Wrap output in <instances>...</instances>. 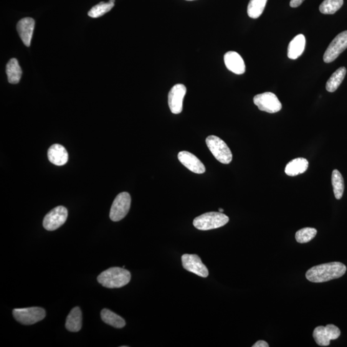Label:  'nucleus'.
<instances>
[{"instance_id":"21","label":"nucleus","mask_w":347,"mask_h":347,"mask_svg":"<svg viewBox=\"0 0 347 347\" xmlns=\"http://www.w3.org/2000/svg\"><path fill=\"white\" fill-rule=\"evenodd\" d=\"M100 315L104 322L113 328L121 329L126 325V321L123 318L107 309H104Z\"/></svg>"},{"instance_id":"5","label":"nucleus","mask_w":347,"mask_h":347,"mask_svg":"<svg viewBox=\"0 0 347 347\" xmlns=\"http://www.w3.org/2000/svg\"><path fill=\"white\" fill-rule=\"evenodd\" d=\"M12 313L18 322L25 325H32L39 322L46 316L44 309L38 307L15 309Z\"/></svg>"},{"instance_id":"8","label":"nucleus","mask_w":347,"mask_h":347,"mask_svg":"<svg viewBox=\"0 0 347 347\" xmlns=\"http://www.w3.org/2000/svg\"><path fill=\"white\" fill-rule=\"evenodd\" d=\"M340 334L341 331L338 326L329 324L325 326H317L314 330L313 336L318 345L326 346L330 344L331 340L338 339Z\"/></svg>"},{"instance_id":"18","label":"nucleus","mask_w":347,"mask_h":347,"mask_svg":"<svg viewBox=\"0 0 347 347\" xmlns=\"http://www.w3.org/2000/svg\"><path fill=\"white\" fill-rule=\"evenodd\" d=\"M308 167L309 162L307 159L303 158H296L289 162L285 167V172L288 176H296L304 173Z\"/></svg>"},{"instance_id":"25","label":"nucleus","mask_w":347,"mask_h":347,"mask_svg":"<svg viewBox=\"0 0 347 347\" xmlns=\"http://www.w3.org/2000/svg\"><path fill=\"white\" fill-rule=\"evenodd\" d=\"M115 0H110L107 3L103 2H100L97 6L92 7V9L88 12V16L93 18H97V17L103 16L113 9L115 6Z\"/></svg>"},{"instance_id":"31","label":"nucleus","mask_w":347,"mask_h":347,"mask_svg":"<svg viewBox=\"0 0 347 347\" xmlns=\"http://www.w3.org/2000/svg\"><path fill=\"white\" fill-rule=\"evenodd\" d=\"M187 1H193V0H187Z\"/></svg>"},{"instance_id":"23","label":"nucleus","mask_w":347,"mask_h":347,"mask_svg":"<svg viewBox=\"0 0 347 347\" xmlns=\"http://www.w3.org/2000/svg\"><path fill=\"white\" fill-rule=\"evenodd\" d=\"M268 0H250L248 6V14L251 18L257 19L261 16Z\"/></svg>"},{"instance_id":"6","label":"nucleus","mask_w":347,"mask_h":347,"mask_svg":"<svg viewBox=\"0 0 347 347\" xmlns=\"http://www.w3.org/2000/svg\"><path fill=\"white\" fill-rule=\"evenodd\" d=\"M131 198L128 192H121L116 197L111 206L110 217L114 222L120 221L126 216L130 209Z\"/></svg>"},{"instance_id":"9","label":"nucleus","mask_w":347,"mask_h":347,"mask_svg":"<svg viewBox=\"0 0 347 347\" xmlns=\"http://www.w3.org/2000/svg\"><path fill=\"white\" fill-rule=\"evenodd\" d=\"M67 217L68 210L65 207H55L45 217L43 222V227L49 231H54L65 224Z\"/></svg>"},{"instance_id":"27","label":"nucleus","mask_w":347,"mask_h":347,"mask_svg":"<svg viewBox=\"0 0 347 347\" xmlns=\"http://www.w3.org/2000/svg\"><path fill=\"white\" fill-rule=\"evenodd\" d=\"M317 234V230L313 228H304L296 233V241L299 243H307L311 241Z\"/></svg>"},{"instance_id":"15","label":"nucleus","mask_w":347,"mask_h":347,"mask_svg":"<svg viewBox=\"0 0 347 347\" xmlns=\"http://www.w3.org/2000/svg\"><path fill=\"white\" fill-rule=\"evenodd\" d=\"M35 21L31 17H25L17 23V30L25 46L30 47L34 32Z\"/></svg>"},{"instance_id":"24","label":"nucleus","mask_w":347,"mask_h":347,"mask_svg":"<svg viewBox=\"0 0 347 347\" xmlns=\"http://www.w3.org/2000/svg\"><path fill=\"white\" fill-rule=\"evenodd\" d=\"M332 184L334 196L337 199H340L343 196L344 185L343 176L338 170H334L332 174Z\"/></svg>"},{"instance_id":"3","label":"nucleus","mask_w":347,"mask_h":347,"mask_svg":"<svg viewBox=\"0 0 347 347\" xmlns=\"http://www.w3.org/2000/svg\"><path fill=\"white\" fill-rule=\"evenodd\" d=\"M229 221V217L221 212H211L202 214L195 218L193 224L197 229L210 230L224 226Z\"/></svg>"},{"instance_id":"22","label":"nucleus","mask_w":347,"mask_h":347,"mask_svg":"<svg viewBox=\"0 0 347 347\" xmlns=\"http://www.w3.org/2000/svg\"><path fill=\"white\" fill-rule=\"evenodd\" d=\"M346 68L341 67L338 68L335 72L331 75L326 84V89L329 92H334L338 89L345 77Z\"/></svg>"},{"instance_id":"2","label":"nucleus","mask_w":347,"mask_h":347,"mask_svg":"<svg viewBox=\"0 0 347 347\" xmlns=\"http://www.w3.org/2000/svg\"><path fill=\"white\" fill-rule=\"evenodd\" d=\"M131 275L124 268L114 267L101 273L97 277L98 283L107 288H120L130 282Z\"/></svg>"},{"instance_id":"19","label":"nucleus","mask_w":347,"mask_h":347,"mask_svg":"<svg viewBox=\"0 0 347 347\" xmlns=\"http://www.w3.org/2000/svg\"><path fill=\"white\" fill-rule=\"evenodd\" d=\"M82 312L80 309L78 307L74 308L67 316L66 328L68 331L73 333L79 331L82 328Z\"/></svg>"},{"instance_id":"10","label":"nucleus","mask_w":347,"mask_h":347,"mask_svg":"<svg viewBox=\"0 0 347 347\" xmlns=\"http://www.w3.org/2000/svg\"><path fill=\"white\" fill-rule=\"evenodd\" d=\"M347 48V30L339 34L334 38L323 55L324 62H334Z\"/></svg>"},{"instance_id":"1","label":"nucleus","mask_w":347,"mask_h":347,"mask_svg":"<svg viewBox=\"0 0 347 347\" xmlns=\"http://www.w3.org/2000/svg\"><path fill=\"white\" fill-rule=\"evenodd\" d=\"M346 268L343 263L333 262L313 267L306 273V278L310 282L321 283L337 279L344 275Z\"/></svg>"},{"instance_id":"26","label":"nucleus","mask_w":347,"mask_h":347,"mask_svg":"<svg viewBox=\"0 0 347 347\" xmlns=\"http://www.w3.org/2000/svg\"><path fill=\"white\" fill-rule=\"evenodd\" d=\"M343 5V0H324L319 9L323 14H334Z\"/></svg>"},{"instance_id":"11","label":"nucleus","mask_w":347,"mask_h":347,"mask_svg":"<svg viewBox=\"0 0 347 347\" xmlns=\"http://www.w3.org/2000/svg\"><path fill=\"white\" fill-rule=\"evenodd\" d=\"M186 93V86L182 84H177L170 90L168 102L172 113L179 114L183 110V103Z\"/></svg>"},{"instance_id":"28","label":"nucleus","mask_w":347,"mask_h":347,"mask_svg":"<svg viewBox=\"0 0 347 347\" xmlns=\"http://www.w3.org/2000/svg\"><path fill=\"white\" fill-rule=\"evenodd\" d=\"M304 0H291L290 6L293 8H296L300 6L303 3Z\"/></svg>"},{"instance_id":"4","label":"nucleus","mask_w":347,"mask_h":347,"mask_svg":"<svg viewBox=\"0 0 347 347\" xmlns=\"http://www.w3.org/2000/svg\"><path fill=\"white\" fill-rule=\"evenodd\" d=\"M206 144L213 155L221 164H229L232 161V152L221 138L213 135L208 136Z\"/></svg>"},{"instance_id":"13","label":"nucleus","mask_w":347,"mask_h":347,"mask_svg":"<svg viewBox=\"0 0 347 347\" xmlns=\"http://www.w3.org/2000/svg\"><path fill=\"white\" fill-rule=\"evenodd\" d=\"M178 157L179 161L194 173L203 174L206 171L204 164L199 158L188 151L179 152Z\"/></svg>"},{"instance_id":"30","label":"nucleus","mask_w":347,"mask_h":347,"mask_svg":"<svg viewBox=\"0 0 347 347\" xmlns=\"http://www.w3.org/2000/svg\"><path fill=\"white\" fill-rule=\"evenodd\" d=\"M219 212L222 213V212H223L224 210H223V209H219Z\"/></svg>"},{"instance_id":"16","label":"nucleus","mask_w":347,"mask_h":347,"mask_svg":"<svg viewBox=\"0 0 347 347\" xmlns=\"http://www.w3.org/2000/svg\"><path fill=\"white\" fill-rule=\"evenodd\" d=\"M48 157L52 164L57 166H64L68 160V154L66 149L60 144H54L49 149Z\"/></svg>"},{"instance_id":"14","label":"nucleus","mask_w":347,"mask_h":347,"mask_svg":"<svg viewBox=\"0 0 347 347\" xmlns=\"http://www.w3.org/2000/svg\"><path fill=\"white\" fill-rule=\"evenodd\" d=\"M225 65L230 72L237 75H241L245 72L246 66L244 60L238 53L230 51L224 56Z\"/></svg>"},{"instance_id":"17","label":"nucleus","mask_w":347,"mask_h":347,"mask_svg":"<svg viewBox=\"0 0 347 347\" xmlns=\"http://www.w3.org/2000/svg\"><path fill=\"white\" fill-rule=\"evenodd\" d=\"M305 37L303 34H299L293 39L289 45L288 56L291 59H296L304 52Z\"/></svg>"},{"instance_id":"20","label":"nucleus","mask_w":347,"mask_h":347,"mask_svg":"<svg viewBox=\"0 0 347 347\" xmlns=\"http://www.w3.org/2000/svg\"><path fill=\"white\" fill-rule=\"evenodd\" d=\"M6 73L9 83L16 85L19 82L22 75V70L16 59H11L7 63Z\"/></svg>"},{"instance_id":"7","label":"nucleus","mask_w":347,"mask_h":347,"mask_svg":"<svg viewBox=\"0 0 347 347\" xmlns=\"http://www.w3.org/2000/svg\"><path fill=\"white\" fill-rule=\"evenodd\" d=\"M253 103L260 111L269 113L278 112L282 108L277 95L272 92H266L255 95Z\"/></svg>"},{"instance_id":"29","label":"nucleus","mask_w":347,"mask_h":347,"mask_svg":"<svg viewBox=\"0 0 347 347\" xmlns=\"http://www.w3.org/2000/svg\"><path fill=\"white\" fill-rule=\"evenodd\" d=\"M253 347H269V344L267 343V342H266L265 341L263 340H260L258 341L257 343H255L252 346Z\"/></svg>"},{"instance_id":"12","label":"nucleus","mask_w":347,"mask_h":347,"mask_svg":"<svg viewBox=\"0 0 347 347\" xmlns=\"http://www.w3.org/2000/svg\"><path fill=\"white\" fill-rule=\"evenodd\" d=\"M181 260L183 268L189 272L203 278L209 276V270L202 262L199 256L185 254L182 256Z\"/></svg>"}]
</instances>
